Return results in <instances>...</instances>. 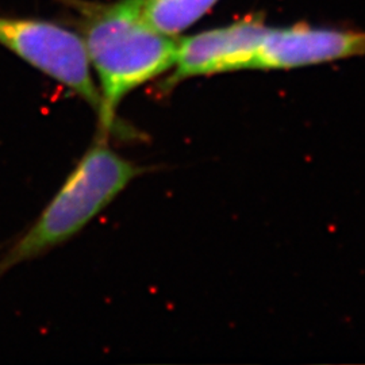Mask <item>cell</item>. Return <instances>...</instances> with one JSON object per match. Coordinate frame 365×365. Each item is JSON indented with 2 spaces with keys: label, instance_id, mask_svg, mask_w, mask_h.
Instances as JSON below:
<instances>
[{
  "label": "cell",
  "instance_id": "cell-2",
  "mask_svg": "<svg viewBox=\"0 0 365 365\" xmlns=\"http://www.w3.org/2000/svg\"><path fill=\"white\" fill-rule=\"evenodd\" d=\"M144 172L99 133L37 221L0 259V277L80 233Z\"/></svg>",
  "mask_w": 365,
  "mask_h": 365
},
{
  "label": "cell",
  "instance_id": "cell-4",
  "mask_svg": "<svg viewBox=\"0 0 365 365\" xmlns=\"http://www.w3.org/2000/svg\"><path fill=\"white\" fill-rule=\"evenodd\" d=\"M271 27L260 19H242L179 39L173 72L164 81L170 90L185 78L250 69Z\"/></svg>",
  "mask_w": 365,
  "mask_h": 365
},
{
  "label": "cell",
  "instance_id": "cell-5",
  "mask_svg": "<svg viewBox=\"0 0 365 365\" xmlns=\"http://www.w3.org/2000/svg\"><path fill=\"white\" fill-rule=\"evenodd\" d=\"M364 54L365 31L309 26L271 29L250 69H291Z\"/></svg>",
  "mask_w": 365,
  "mask_h": 365
},
{
  "label": "cell",
  "instance_id": "cell-6",
  "mask_svg": "<svg viewBox=\"0 0 365 365\" xmlns=\"http://www.w3.org/2000/svg\"><path fill=\"white\" fill-rule=\"evenodd\" d=\"M218 0H143L148 24L158 31L178 36L209 13Z\"/></svg>",
  "mask_w": 365,
  "mask_h": 365
},
{
  "label": "cell",
  "instance_id": "cell-1",
  "mask_svg": "<svg viewBox=\"0 0 365 365\" xmlns=\"http://www.w3.org/2000/svg\"><path fill=\"white\" fill-rule=\"evenodd\" d=\"M83 41L101 84L99 133L108 135L120 102L173 68L179 39L148 24L143 0H120L90 14Z\"/></svg>",
  "mask_w": 365,
  "mask_h": 365
},
{
  "label": "cell",
  "instance_id": "cell-3",
  "mask_svg": "<svg viewBox=\"0 0 365 365\" xmlns=\"http://www.w3.org/2000/svg\"><path fill=\"white\" fill-rule=\"evenodd\" d=\"M0 45L66 86L99 115L101 93L83 37L45 21L0 16Z\"/></svg>",
  "mask_w": 365,
  "mask_h": 365
}]
</instances>
